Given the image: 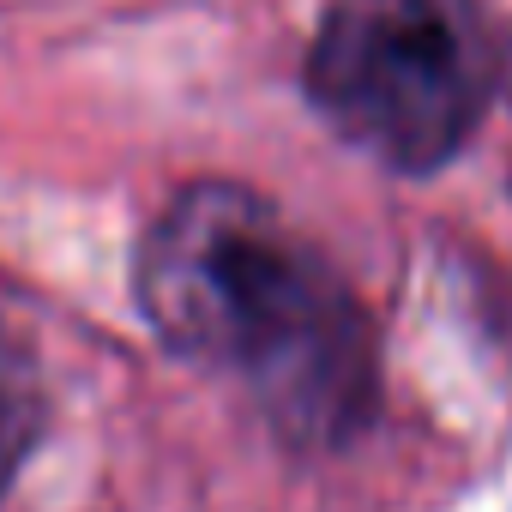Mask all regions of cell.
I'll return each instance as SVG.
<instances>
[{
  "label": "cell",
  "mask_w": 512,
  "mask_h": 512,
  "mask_svg": "<svg viewBox=\"0 0 512 512\" xmlns=\"http://www.w3.org/2000/svg\"><path fill=\"white\" fill-rule=\"evenodd\" d=\"M133 284L157 338L235 374L284 440L344 446L374 422L380 356L362 302L253 187H181L139 241Z\"/></svg>",
  "instance_id": "1"
},
{
  "label": "cell",
  "mask_w": 512,
  "mask_h": 512,
  "mask_svg": "<svg viewBox=\"0 0 512 512\" xmlns=\"http://www.w3.org/2000/svg\"><path fill=\"white\" fill-rule=\"evenodd\" d=\"M302 85L344 145L398 175H434L482 127L500 55L476 0H332Z\"/></svg>",
  "instance_id": "2"
},
{
  "label": "cell",
  "mask_w": 512,
  "mask_h": 512,
  "mask_svg": "<svg viewBox=\"0 0 512 512\" xmlns=\"http://www.w3.org/2000/svg\"><path fill=\"white\" fill-rule=\"evenodd\" d=\"M37 428H43V392L25 368V356L0 338V494L25 470V458L37 446Z\"/></svg>",
  "instance_id": "3"
},
{
  "label": "cell",
  "mask_w": 512,
  "mask_h": 512,
  "mask_svg": "<svg viewBox=\"0 0 512 512\" xmlns=\"http://www.w3.org/2000/svg\"><path fill=\"white\" fill-rule=\"evenodd\" d=\"M500 79H506V91H512V49H506V61H500Z\"/></svg>",
  "instance_id": "4"
}]
</instances>
